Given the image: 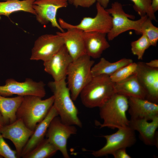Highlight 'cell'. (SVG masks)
<instances>
[{
  "label": "cell",
  "mask_w": 158,
  "mask_h": 158,
  "mask_svg": "<svg viewBox=\"0 0 158 158\" xmlns=\"http://www.w3.org/2000/svg\"><path fill=\"white\" fill-rule=\"evenodd\" d=\"M96 1V0H73L72 4L76 8L78 6L89 8Z\"/></svg>",
  "instance_id": "4dcf8cb0"
},
{
  "label": "cell",
  "mask_w": 158,
  "mask_h": 158,
  "mask_svg": "<svg viewBox=\"0 0 158 158\" xmlns=\"http://www.w3.org/2000/svg\"><path fill=\"white\" fill-rule=\"evenodd\" d=\"M140 34H144L146 36L151 46H156L158 40V28L153 25L152 20L148 17L142 24Z\"/></svg>",
  "instance_id": "484cf974"
},
{
  "label": "cell",
  "mask_w": 158,
  "mask_h": 158,
  "mask_svg": "<svg viewBox=\"0 0 158 158\" xmlns=\"http://www.w3.org/2000/svg\"><path fill=\"white\" fill-rule=\"evenodd\" d=\"M151 6L155 13L158 10V0H151Z\"/></svg>",
  "instance_id": "836d02e7"
},
{
  "label": "cell",
  "mask_w": 158,
  "mask_h": 158,
  "mask_svg": "<svg viewBox=\"0 0 158 158\" xmlns=\"http://www.w3.org/2000/svg\"><path fill=\"white\" fill-rule=\"evenodd\" d=\"M97 3H99L104 8H106L109 3L110 0H96Z\"/></svg>",
  "instance_id": "e575fe53"
},
{
  "label": "cell",
  "mask_w": 158,
  "mask_h": 158,
  "mask_svg": "<svg viewBox=\"0 0 158 158\" xmlns=\"http://www.w3.org/2000/svg\"><path fill=\"white\" fill-rule=\"evenodd\" d=\"M64 45L63 38L57 34L42 35L35 42L30 59L45 61L51 58Z\"/></svg>",
  "instance_id": "8fae6325"
},
{
  "label": "cell",
  "mask_w": 158,
  "mask_h": 158,
  "mask_svg": "<svg viewBox=\"0 0 158 158\" xmlns=\"http://www.w3.org/2000/svg\"><path fill=\"white\" fill-rule=\"evenodd\" d=\"M23 97H8L0 95V112L5 125L11 123L17 119L16 113Z\"/></svg>",
  "instance_id": "7402d4cb"
},
{
  "label": "cell",
  "mask_w": 158,
  "mask_h": 158,
  "mask_svg": "<svg viewBox=\"0 0 158 158\" xmlns=\"http://www.w3.org/2000/svg\"><path fill=\"white\" fill-rule=\"evenodd\" d=\"M118 129L114 133L103 136L106 140V143L100 149L93 151L92 154L93 156L100 157L111 154L118 149L130 147L135 143V131L129 126Z\"/></svg>",
  "instance_id": "ba28073f"
},
{
  "label": "cell",
  "mask_w": 158,
  "mask_h": 158,
  "mask_svg": "<svg viewBox=\"0 0 158 158\" xmlns=\"http://www.w3.org/2000/svg\"><path fill=\"white\" fill-rule=\"evenodd\" d=\"M58 151L47 138H44L23 158H48L54 155Z\"/></svg>",
  "instance_id": "d4e9b609"
},
{
  "label": "cell",
  "mask_w": 158,
  "mask_h": 158,
  "mask_svg": "<svg viewBox=\"0 0 158 158\" xmlns=\"http://www.w3.org/2000/svg\"><path fill=\"white\" fill-rule=\"evenodd\" d=\"M4 125H5V124L2 114L0 112V128Z\"/></svg>",
  "instance_id": "d590c367"
},
{
  "label": "cell",
  "mask_w": 158,
  "mask_h": 158,
  "mask_svg": "<svg viewBox=\"0 0 158 158\" xmlns=\"http://www.w3.org/2000/svg\"></svg>",
  "instance_id": "f35d334b"
},
{
  "label": "cell",
  "mask_w": 158,
  "mask_h": 158,
  "mask_svg": "<svg viewBox=\"0 0 158 158\" xmlns=\"http://www.w3.org/2000/svg\"><path fill=\"white\" fill-rule=\"evenodd\" d=\"M114 85L109 76L93 77L80 93L82 103L89 108L100 107L115 93Z\"/></svg>",
  "instance_id": "3957f363"
},
{
  "label": "cell",
  "mask_w": 158,
  "mask_h": 158,
  "mask_svg": "<svg viewBox=\"0 0 158 158\" xmlns=\"http://www.w3.org/2000/svg\"><path fill=\"white\" fill-rule=\"evenodd\" d=\"M35 0H8L0 2V15L9 16L12 13L18 11H23L35 15L36 13L32 6Z\"/></svg>",
  "instance_id": "cb8c5ba5"
},
{
  "label": "cell",
  "mask_w": 158,
  "mask_h": 158,
  "mask_svg": "<svg viewBox=\"0 0 158 158\" xmlns=\"http://www.w3.org/2000/svg\"><path fill=\"white\" fill-rule=\"evenodd\" d=\"M68 2L70 4H72L73 0H68Z\"/></svg>",
  "instance_id": "8d00e7d4"
},
{
  "label": "cell",
  "mask_w": 158,
  "mask_h": 158,
  "mask_svg": "<svg viewBox=\"0 0 158 158\" xmlns=\"http://www.w3.org/2000/svg\"><path fill=\"white\" fill-rule=\"evenodd\" d=\"M57 116L53 119L49 126L46 134L47 138L61 152L64 158H69L67 140L71 135L76 133L77 129L75 126L63 123Z\"/></svg>",
  "instance_id": "30bf717a"
},
{
  "label": "cell",
  "mask_w": 158,
  "mask_h": 158,
  "mask_svg": "<svg viewBox=\"0 0 158 158\" xmlns=\"http://www.w3.org/2000/svg\"><path fill=\"white\" fill-rule=\"evenodd\" d=\"M66 79L50 81L48 84L54 97L53 105L63 123L81 128L82 123L78 116V109L71 97Z\"/></svg>",
  "instance_id": "6da1fadb"
},
{
  "label": "cell",
  "mask_w": 158,
  "mask_h": 158,
  "mask_svg": "<svg viewBox=\"0 0 158 158\" xmlns=\"http://www.w3.org/2000/svg\"><path fill=\"white\" fill-rule=\"evenodd\" d=\"M146 65L150 67L153 68H158V60L154 59L148 62L145 63Z\"/></svg>",
  "instance_id": "d6a6232c"
},
{
  "label": "cell",
  "mask_w": 158,
  "mask_h": 158,
  "mask_svg": "<svg viewBox=\"0 0 158 158\" xmlns=\"http://www.w3.org/2000/svg\"><path fill=\"white\" fill-rule=\"evenodd\" d=\"M68 0H37L32 7L36 13L37 20L41 24L46 25L50 22L53 27L57 28L61 32H64L56 18L58 10L68 6Z\"/></svg>",
  "instance_id": "7c38bea8"
},
{
  "label": "cell",
  "mask_w": 158,
  "mask_h": 158,
  "mask_svg": "<svg viewBox=\"0 0 158 158\" xmlns=\"http://www.w3.org/2000/svg\"><path fill=\"white\" fill-rule=\"evenodd\" d=\"M73 61L64 45L51 58L44 62V71L51 75L54 81L66 78L68 68Z\"/></svg>",
  "instance_id": "9a60e30c"
},
{
  "label": "cell",
  "mask_w": 158,
  "mask_h": 158,
  "mask_svg": "<svg viewBox=\"0 0 158 158\" xmlns=\"http://www.w3.org/2000/svg\"><path fill=\"white\" fill-rule=\"evenodd\" d=\"M128 97L114 93L102 106L99 107L102 123H99L100 128L107 127L118 129L129 126V120L126 112L128 109Z\"/></svg>",
  "instance_id": "7a4b0ae2"
},
{
  "label": "cell",
  "mask_w": 158,
  "mask_h": 158,
  "mask_svg": "<svg viewBox=\"0 0 158 158\" xmlns=\"http://www.w3.org/2000/svg\"><path fill=\"white\" fill-rule=\"evenodd\" d=\"M52 95L45 99L34 95L23 97L16 113L17 118H20L26 126L34 130L37 125L46 116L53 105Z\"/></svg>",
  "instance_id": "277c9868"
},
{
  "label": "cell",
  "mask_w": 158,
  "mask_h": 158,
  "mask_svg": "<svg viewBox=\"0 0 158 158\" xmlns=\"http://www.w3.org/2000/svg\"><path fill=\"white\" fill-rule=\"evenodd\" d=\"M33 131L20 118H17L14 122L0 128V133L3 138L13 143L18 158L21 157L22 150Z\"/></svg>",
  "instance_id": "4fadbf2b"
},
{
  "label": "cell",
  "mask_w": 158,
  "mask_h": 158,
  "mask_svg": "<svg viewBox=\"0 0 158 158\" xmlns=\"http://www.w3.org/2000/svg\"><path fill=\"white\" fill-rule=\"evenodd\" d=\"M114 87L115 93L127 97L145 99L146 92L139 82L136 73L123 80L114 83Z\"/></svg>",
  "instance_id": "44dd1931"
},
{
  "label": "cell",
  "mask_w": 158,
  "mask_h": 158,
  "mask_svg": "<svg viewBox=\"0 0 158 158\" xmlns=\"http://www.w3.org/2000/svg\"><path fill=\"white\" fill-rule=\"evenodd\" d=\"M66 32H57L63 38L64 45L73 60L86 54L83 37L84 32L76 28H69Z\"/></svg>",
  "instance_id": "e0dca14e"
},
{
  "label": "cell",
  "mask_w": 158,
  "mask_h": 158,
  "mask_svg": "<svg viewBox=\"0 0 158 158\" xmlns=\"http://www.w3.org/2000/svg\"><path fill=\"white\" fill-rule=\"evenodd\" d=\"M2 158V157L0 156V158Z\"/></svg>",
  "instance_id": "74e56055"
},
{
  "label": "cell",
  "mask_w": 158,
  "mask_h": 158,
  "mask_svg": "<svg viewBox=\"0 0 158 158\" xmlns=\"http://www.w3.org/2000/svg\"><path fill=\"white\" fill-rule=\"evenodd\" d=\"M136 73L138 79L146 92L145 99L158 103V68H153L145 63H137Z\"/></svg>",
  "instance_id": "5bb4252c"
},
{
  "label": "cell",
  "mask_w": 158,
  "mask_h": 158,
  "mask_svg": "<svg viewBox=\"0 0 158 158\" xmlns=\"http://www.w3.org/2000/svg\"><path fill=\"white\" fill-rule=\"evenodd\" d=\"M133 62L130 59L124 58L114 62H111L104 58L100 59L99 61L92 68L93 77L101 75L110 76L122 67Z\"/></svg>",
  "instance_id": "603a6c76"
},
{
  "label": "cell",
  "mask_w": 158,
  "mask_h": 158,
  "mask_svg": "<svg viewBox=\"0 0 158 158\" xmlns=\"http://www.w3.org/2000/svg\"><path fill=\"white\" fill-rule=\"evenodd\" d=\"M148 122L142 118H130L129 126L134 131L139 132L140 137L145 144L155 146L158 147V116Z\"/></svg>",
  "instance_id": "2e32d148"
},
{
  "label": "cell",
  "mask_w": 158,
  "mask_h": 158,
  "mask_svg": "<svg viewBox=\"0 0 158 158\" xmlns=\"http://www.w3.org/2000/svg\"><path fill=\"white\" fill-rule=\"evenodd\" d=\"M0 156L5 158H18L16 151L12 150L0 133Z\"/></svg>",
  "instance_id": "f546056e"
},
{
  "label": "cell",
  "mask_w": 158,
  "mask_h": 158,
  "mask_svg": "<svg viewBox=\"0 0 158 158\" xmlns=\"http://www.w3.org/2000/svg\"><path fill=\"white\" fill-rule=\"evenodd\" d=\"M58 115L57 111L53 105L45 117L36 126L22 150L21 157H23L44 139L51 121Z\"/></svg>",
  "instance_id": "d6986e66"
},
{
  "label": "cell",
  "mask_w": 158,
  "mask_h": 158,
  "mask_svg": "<svg viewBox=\"0 0 158 158\" xmlns=\"http://www.w3.org/2000/svg\"><path fill=\"white\" fill-rule=\"evenodd\" d=\"M95 61L85 54L73 60L67 71V84L73 101L77 99L83 88L91 80V68Z\"/></svg>",
  "instance_id": "5b68a950"
},
{
  "label": "cell",
  "mask_w": 158,
  "mask_h": 158,
  "mask_svg": "<svg viewBox=\"0 0 158 158\" xmlns=\"http://www.w3.org/2000/svg\"><path fill=\"white\" fill-rule=\"evenodd\" d=\"M112 17V27L107 34L109 41L114 39L122 33L130 30H134L140 34L142 24L148 17L145 15L137 20H134V16L126 13L122 5L116 1L111 4V8L106 9Z\"/></svg>",
  "instance_id": "8992f818"
},
{
  "label": "cell",
  "mask_w": 158,
  "mask_h": 158,
  "mask_svg": "<svg viewBox=\"0 0 158 158\" xmlns=\"http://www.w3.org/2000/svg\"><path fill=\"white\" fill-rule=\"evenodd\" d=\"M130 0L134 3L133 9L141 17L147 15L152 20L157 21L154 13L151 7V0Z\"/></svg>",
  "instance_id": "4316f807"
},
{
  "label": "cell",
  "mask_w": 158,
  "mask_h": 158,
  "mask_svg": "<svg viewBox=\"0 0 158 158\" xmlns=\"http://www.w3.org/2000/svg\"><path fill=\"white\" fill-rule=\"evenodd\" d=\"M137 67V63L133 62L118 69L109 76L110 78L114 83L123 80L135 73Z\"/></svg>",
  "instance_id": "83f0119b"
},
{
  "label": "cell",
  "mask_w": 158,
  "mask_h": 158,
  "mask_svg": "<svg viewBox=\"0 0 158 158\" xmlns=\"http://www.w3.org/2000/svg\"><path fill=\"white\" fill-rule=\"evenodd\" d=\"M45 85L42 81L36 82L30 78H26L23 82L8 79L5 85H0V95L4 97L14 95L23 97L34 95L42 98L46 94Z\"/></svg>",
  "instance_id": "9c48e42d"
},
{
  "label": "cell",
  "mask_w": 158,
  "mask_h": 158,
  "mask_svg": "<svg viewBox=\"0 0 158 158\" xmlns=\"http://www.w3.org/2000/svg\"><path fill=\"white\" fill-rule=\"evenodd\" d=\"M107 34L97 32H84L86 54L94 59L100 58L103 52L110 47Z\"/></svg>",
  "instance_id": "ffe728a7"
},
{
  "label": "cell",
  "mask_w": 158,
  "mask_h": 158,
  "mask_svg": "<svg viewBox=\"0 0 158 158\" xmlns=\"http://www.w3.org/2000/svg\"><path fill=\"white\" fill-rule=\"evenodd\" d=\"M97 13L94 17H85L80 23L73 25L59 18L58 23L63 29L76 28L80 29L84 32H97L107 34L112 27V17L106 9L97 2Z\"/></svg>",
  "instance_id": "52a82bcc"
},
{
  "label": "cell",
  "mask_w": 158,
  "mask_h": 158,
  "mask_svg": "<svg viewBox=\"0 0 158 158\" xmlns=\"http://www.w3.org/2000/svg\"><path fill=\"white\" fill-rule=\"evenodd\" d=\"M115 158H131L127 152L126 148H122L114 151L111 154Z\"/></svg>",
  "instance_id": "1f68e13d"
},
{
  "label": "cell",
  "mask_w": 158,
  "mask_h": 158,
  "mask_svg": "<svg viewBox=\"0 0 158 158\" xmlns=\"http://www.w3.org/2000/svg\"><path fill=\"white\" fill-rule=\"evenodd\" d=\"M128 98V110L130 118H142L148 121L158 116L157 104L139 97Z\"/></svg>",
  "instance_id": "ac0fdd59"
},
{
  "label": "cell",
  "mask_w": 158,
  "mask_h": 158,
  "mask_svg": "<svg viewBox=\"0 0 158 158\" xmlns=\"http://www.w3.org/2000/svg\"><path fill=\"white\" fill-rule=\"evenodd\" d=\"M136 40L131 43V49L133 54L136 55L139 60H142L145 50L151 46L150 42L146 36L142 34Z\"/></svg>",
  "instance_id": "f1b7e54d"
}]
</instances>
